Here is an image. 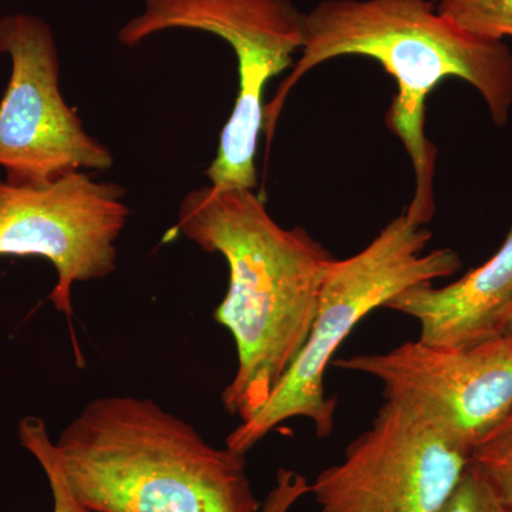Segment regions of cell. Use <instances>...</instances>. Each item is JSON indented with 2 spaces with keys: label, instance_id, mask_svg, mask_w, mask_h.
<instances>
[{
  "label": "cell",
  "instance_id": "10",
  "mask_svg": "<svg viewBox=\"0 0 512 512\" xmlns=\"http://www.w3.org/2000/svg\"><path fill=\"white\" fill-rule=\"evenodd\" d=\"M512 306V229L487 262L453 284L414 286L387 309L417 320L420 342L434 348L463 349L500 336Z\"/></svg>",
  "mask_w": 512,
  "mask_h": 512
},
{
  "label": "cell",
  "instance_id": "9",
  "mask_svg": "<svg viewBox=\"0 0 512 512\" xmlns=\"http://www.w3.org/2000/svg\"><path fill=\"white\" fill-rule=\"evenodd\" d=\"M333 365L375 377L386 399L413 404L471 448L512 410V336L463 349L412 340L389 352L350 356Z\"/></svg>",
  "mask_w": 512,
  "mask_h": 512
},
{
  "label": "cell",
  "instance_id": "14",
  "mask_svg": "<svg viewBox=\"0 0 512 512\" xmlns=\"http://www.w3.org/2000/svg\"><path fill=\"white\" fill-rule=\"evenodd\" d=\"M436 512H512L510 505L473 463Z\"/></svg>",
  "mask_w": 512,
  "mask_h": 512
},
{
  "label": "cell",
  "instance_id": "16",
  "mask_svg": "<svg viewBox=\"0 0 512 512\" xmlns=\"http://www.w3.org/2000/svg\"><path fill=\"white\" fill-rule=\"evenodd\" d=\"M500 335L512 336V306L507 315H505L503 325H501Z\"/></svg>",
  "mask_w": 512,
  "mask_h": 512
},
{
  "label": "cell",
  "instance_id": "11",
  "mask_svg": "<svg viewBox=\"0 0 512 512\" xmlns=\"http://www.w3.org/2000/svg\"><path fill=\"white\" fill-rule=\"evenodd\" d=\"M19 441L45 471L50 490H52V512H93L74 494L72 485L67 480L60 463L56 444L50 439L45 420L35 416L20 420Z\"/></svg>",
  "mask_w": 512,
  "mask_h": 512
},
{
  "label": "cell",
  "instance_id": "1",
  "mask_svg": "<svg viewBox=\"0 0 512 512\" xmlns=\"http://www.w3.org/2000/svg\"><path fill=\"white\" fill-rule=\"evenodd\" d=\"M345 56L376 60L397 84L386 126L402 140L416 174L406 214L427 225L436 212L437 157L424 130L427 97L444 80H463L483 97L495 126L504 127L512 109L510 47L461 29L431 0H323L306 13L299 59L265 104L268 144L293 87L320 64Z\"/></svg>",
  "mask_w": 512,
  "mask_h": 512
},
{
  "label": "cell",
  "instance_id": "4",
  "mask_svg": "<svg viewBox=\"0 0 512 512\" xmlns=\"http://www.w3.org/2000/svg\"><path fill=\"white\" fill-rule=\"evenodd\" d=\"M430 239L426 225L403 212L362 251L332 262L301 353L264 406L228 434L227 447L247 454L279 424L298 417L311 420L320 439L332 434L336 400L325 392L326 367L357 323L386 308L400 293L460 271L454 249L424 252Z\"/></svg>",
  "mask_w": 512,
  "mask_h": 512
},
{
  "label": "cell",
  "instance_id": "3",
  "mask_svg": "<svg viewBox=\"0 0 512 512\" xmlns=\"http://www.w3.org/2000/svg\"><path fill=\"white\" fill-rule=\"evenodd\" d=\"M56 450L93 512H258L245 454L215 447L153 399L97 397Z\"/></svg>",
  "mask_w": 512,
  "mask_h": 512
},
{
  "label": "cell",
  "instance_id": "6",
  "mask_svg": "<svg viewBox=\"0 0 512 512\" xmlns=\"http://www.w3.org/2000/svg\"><path fill=\"white\" fill-rule=\"evenodd\" d=\"M473 448L413 404L386 399L345 457L311 483L319 512H436Z\"/></svg>",
  "mask_w": 512,
  "mask_h": 512
},
{
  "label": "cell",
  "instance_id": "8",
  "mask_svg": "<svg viewBox=\"0 0 512 512\" xmlns=\"http://www.w3.org/2000/svg\"><path fill=\"white\" fill-rule=\"evenodd\" d=\"M124 197L121 185L84 171L40 187L0 178V256H40L55 266L49 298L72 319L73 285L116 271V241L130 217Z\"/></svg>",
  "mask_w": 512,
  "mask_h": 512
},
{
  "label": "cell",
  "instance_id": "5",
  "mask_svg": "<svg viewBox=\"0 0 512 512\" xmlns=\"http://www.w3.org/2000/svg\"><path fill=\"white\" fill-rule=\"evenodd\" d=\"M167 30L211 33L234 50L238 96L205 177L214 187L254 190L265 87L292 67L293 55L301 52L305 13L292 0H144L143 10L117 37L120 45L136 47Z\"/></svg>",
  "mask_w": 512,
  "mask_h": 512
},
{
  "label": "cell",
  "instance_id": "12",
  "mask_svg": "<svg viewBox=\"0 0 512 512\" xmlns=\"http://www.w3.org/2000/svg\"><path fill=\"white\" fill-rule=\"evenodd\" d=\"M437 10L473 35L503 42L512 37V0H439Z\"/></svg>",
  "mask_w": 512,
  "mask_h": 512
},
{
  "label": "cell",
  "instance_id": "15",
  "mask_svg": "<svg viewBox=\"0 0 512 512\" xmlns=\"http://www.w3.org/2000/svg\"><path fill=\"white\" fill-rule=\"evenodd\" d=\"M308 494H311L308 478L298 471L281 468L276 473L274 487L262 501L258 512H289Z\"/></svg>",
  "mask_w": 512,
  "mask_h": 512
},
{
  "label": "cell",
  "instance_id": "13",
  "mask_svg": "<svg viewBox=\"0 0 512 512\" xmlns=\"http://www.w3.org/2000/svg\"><path fill=\"white\" fill-rule=\"evenodd\" d=\"M471 463L512 508V410L478 441Z\"/></svg>",
  "mask_w": 512,
  "mask_h": 512
},
{
  "label": "cell",
  "instance_id": "2",
  "mask_svg": "<svg viewBox=\"0 0 512 512\" xmlns=\"http://www.w3.org/2000/svg\"><path fill=\"white\" fill-rule=\"evenodd\" d=\"M177 228L227 261L228 291L214 319L234 338L237 370L221 400L231 416L251 419L301 353L336 258L306 229L279 225L248 188L188 192Z\"/></svg>",
  "mask_w": 512,
  "mask_h": 512
},
{
  "label": "cell",
  "instance_id": "7",
  "mask_svg": "<svg viewBox=\"0 0 512 512\" xmlns=\"http://www.w3.org/2000/svg\"><path fill=\"white\" fill-rule=\"evenodd\" d=\"M0 53L12 73L0 100V167L8 183L40 187L79 171H107L114 157L87 133L60 92L55 35L29 13L0 18Z\"/></svg>",
  "mask_w": 512,
  "mask_h": 512
}]
</instances>
